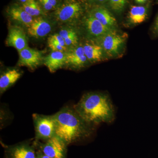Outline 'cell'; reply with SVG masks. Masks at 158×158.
<instances>
[{
    "mask_svg": "<svg viewBox=\"0 0 158 158\" xmlns=\"http://www.w3.org/2000/svg\"><path fill=\"white\" fill-rule=\"evenodd\" d=\"M54 116L56 135L67 145L88 139L96 130L97 126L82 118L74 106L64 107Z\"/></svg>",
    "mask_w": 158,
    "mask_h": 158,
    "instance_id": "1",
    "label": "cell"
},
{
    "mask_svg": "<svg viewBox=\"0 0 158 158\" xmlns=\"http://www.w3.org/2000/svg\"><path fill=\"white\" fill-rule=\"evenodd\" d=\"M74 107L85 120L96 126L102 123H112L116 117L112 100L105 92L85 94Z\"/></svg>",
    "mask_w": 158,
    "mask_h": 158,
    "instance_id": "2",
    "label": "cell"
},
{
    "mask_svg": "<svg viewBox=\"0 0 158 158\" xmlns=\"http://www.w3.org/2000/svg\"><path fill=\"white\" fill-rule=\"evenodd\" d=\"M35 131V140L44 141L56 135V123L54 115L47 116L35 113L33 115Z\"/></svg>",
    "mask_w": 158,
    "mask_h": 158,
    "instance_id": "3",
    "label": "cell"
},
{
    "mask_svg": "<svg viewBox=\"0 0 158 158\" xmlns=\"http://www.w3.org/2000/svg\"><path fill=\"white\" fill-rule=\"evenodd\" d=\"M5 150L4 158H37V143L34 141H26L13 145H8L1 142Z\"/></svg>",
    "mask_w": 158,
    "mask_h": 158,
    "instance_id": "4",
    "label": "cell"
},
{
    "mask_svg": "<svg viewBox=\"0 0 158 158\" xmlns=\"http://www.w3.org/2000/svg\"><path fill=\"white\" fill-rule=\"evenodd\" d=\"M36 142L37 149L49 157L66 158L68 145L56 135L46 141Z\"/></svg>",
    "mask_w": 158,
    "mask_h": 158,
    "instance_id": "5",
    "label": "cell"
},
{
    "mask_svg": "<svg viewBox=\"0 0 158 158\" xmlns=\"http://www.w3.org/2000/svg\"><path fill=\"white\" fill-rule=\"evenodd\" d=\"M100 44L108 55L117 54L125 42V37L112 30L99 37Z\"/></svg>",
    "mask_w": 158,
    "mask_h": 158,
    "instance_id": "6",
    "label": "cell"
},
{
    "mask_svg": "<svg viewBox=\"0 0 158 158\" xmlns=\"http://www.w3.org/2000/svg\"><path fill=\"white\" fill-rule=\"evenodd\" d=\"M19 60L18 65L25 66L31 70H34L42 63V54L40 51L28 47L19 52Z\"/></svg>",
    "mask_w": 158,
    "mask_h": 158,
    "instance_id": "7",
    "label": "cell"
},
{
    "mask_svg": "<svg viewBox=\"0 0 158 158\" xmlns=\"http://www.w3.org/2000/svg\"><path fill=\"white\" fill-rule=\"evenodd\" d=\"M81 8L78 3L73 2L65 3L57 8L55 11L56 19L62 22H69L80 16Z\"/></svg>",
    "mask_w": 158,
    "mask_h": 158,
    "instance_id": "8",
    "label": "cell"
},
{
    "mask_svg": "<svg viewBox=\"0 0 158 158\" xmlns=\"http://www.w3.org/2000/svg\"><path fill=\"white\" fill-rule=\"evenodd\" d=\"M6 43L13 47L18 52L28 47L27 39L24 31L17 26L11 27L9 32Z\"/></svg>",
    "mask_w": 158,
    "mask_h": 158,
    "instance_id": "9",
    "label": "cell"
},
{
    "mask_svg": "<svg viewBox=\"0 0 158 158\" xmlns=\"http://www.w3.org/2000/svg\"><path fill=\"white\" fill-rule=\"evenodd\" d=\"M52 27L47 21L41 17L33 20L31 25L28 28L29 36L36 39L45 37L51 32Z\"/></svg>",
    "mask_w": 158,
    "mask_h": 158,
    "instance_id": "10",
    "label": "cell"
},
{
    "mask_svg": "<svg viewBox=\"0 0 158 158\" xmlns=\"http://www.w3.org/2000/svg\"><path fill=\"white\" fill-rule=\"evenodd\" d=\"M66 55V65L75 69H80L85 66L88 62L83 47L78 46L71 50Z\"/></svg>",
    "mask_w": 158,
    "mask_h": 158,
    "instance_id": "11",
    "label": "cell"
},
{
    "mask_svg": "<svg viewBox=\"0 0 158 158\" xmlns=\"http://www.w3.org/2000/svg\"><path fill=\"white\" fill-rule=\"evenodd\" d=\"M66 55L64 52H52L46 57L44 64L51 73H54L66 64Z\"/></svg>",
    "mask_w": 158,
    "mask_h": 158,
    "instance_id": "12",
    "label": "cell"
},
{
    "mask_svg": "<svg viewBox=\"0 0 158 158\" xmlns=\"http://www.w3.org/2000/svg\"><path fill=\"white\" fill-rule=\"evenodd\" d=\"M22 73L16 69H7L1 74L0 77V92H5L21 77Z\"/></svg>",
    "mask_w": 158,
    "mask_h": 158,
    "instance_id": "13",
    "label": "cell"
},
{
    "mask_svg": "<svg viewBox=\"0 0 158 158\" xmlns=\"http://www.w3.org/2000/svg\"><path fill=\"white\" fill-rule=\"evenodd\" d=\"M85 24L89 34L94 37H101L112 30L104 25L91 13L85 20Z\"/></svg>",
    "mask_w": 158,
    "mask_h": 158,
    "instance_id": "14",
    "label": "cell"
},
{
    "mask_svg": "<svg viewBox=\"0 0 158 158\" xmlns=\"http://www.w3.org/2000/svg\"><path fill=\"white\" fill-rule=\"evenodd\" d=\"M8 13L12 19L28 28L34 20L33 17L29 15L22 7L12 6L8 10Z\"/></svg>",
    "mask_w": 158,
    "mask_h": 158,
    "instance_id": "15",
    "label": "cell"
},
{
    "mask_svg": "<svg viewBox=\"0 0 158 158\" xmlns=\"http://www.w3.org/2000/svg\"><path fill=\"white\" fill-rule=\"evenodd\" d=\"M91 14L104 25L110 29L116 25V19L110 13V11L104 8L98 7L95 8Z\"/></svg>",
    "mask_w": 158,
    "mask_h": 158,
    "instance_id": "16",
    "label": "cell"
},
{
    "mask_svg": "<svg viewBox=\"0 0 158 158\" xmlns=\"http://www.w3.org/2000/svg\"><path fill=\"white\" fill-rule=\"evenodd\" d=\"M85 56L91 62H99L103 57L102 48L100 45L87 43L83 47Z\"/></svg>",
    "mask_w": 158,
    "mask_h": 158,
    "instance_id": "17",
    "label": "cell"
},
{
    "mask_svg": "<svg viewBox=\"0 0 158 158\" xmlns=\"http://www.w3.org/2000/svg\"><path fill=\"white\" fill-rule=\"evenodd\" d=\"M147 17V9L143 6H133L131 8L129 18L133 24L141 23Z\"/></svg>",
    "mask_w": 158,
    "mask_h": 158,
    "instance_id": "18",
    "label": "cell"
},
{
    "mask_svg": "<svg viewBox=\"0 0 158 158\" xmlns=\"http://www.w3.org/2000/svg\"><path fill=\"white\" fill-rule=\"evenodd\" d=\"M22 7L32 17L39 16L43 13L41 7L35 0H31L23 3Z\"/></svg>",
    "mask_w": 158,
    "mask_h": 158,
    "instance_id": "19",
    "label": "cell"
},
{
    "mask_svg": "<svg viewBox=\"0 0 158 158\" xmlns=\"http://www.w3.org/2000/svg\"><path fill=\"white\" fill-rule=\"evenodd\" d=\"M110 6L114 11H121L124 8L127 0H109Z\"/></svg>",
    "mask_w": 158,
    "mask_h": 158,
    "instance_id": "20",
    "label": "cell"
},
{
    "mask_svg": "<svg viewBox=\"0 0 158 158\" xmlns=\"http://www.w3.org/2000/svg\"><path fill=\"white\" fill-rule=\"evenodd\" d=\"M49 47L51 49L52 52H64L66 50V49L64 48L62 46L57 43L53 40L48 37V40Z\"/></svg>",
    "mask_w": 158,
    "mask_h": 158,
    "instance_id": "21",
    "label": "cell"
},
{
    "mask_svg": "<svg viewBox=\"0 0 158 158\" xmlns=\"http://www.w3.org/2000/svg\"><path fill=\"white\" fill-rule=\"evenodd\" d=\"M66 47L74 45L77 43L78 37L76 33L74 31L69 37L64 39Z\"/></svg>",
    "mask_w": 158,
    "mask_h": 158,
    "instance_id": "22",
    "label": "cell"
},
{
    "mask_svg": "<svg viewBox=\"0 0 158 158\" xmlns=\"http://www.w3.org/2000/svg\"><path fill=\"white\" fill-rule=\"evenodd\" d=\"M49 37L51 38V39L53 40L54 41H56L57 43L59 44L63 47L64 48L67 49V47L65 45L64 38L60 34H54L53 35H51Z\"/></svg>",
    "mask_w": 158,
    "mask_h": 158,
    "instance_id": "23",
    "label": "cell"
},
{
    "mask_svg": "<svg viewBox=\"0 0 158 158\" xmlns=\"http://www.w3.org/2000/svg\"><path fill=\"white\" fill-rule=\"evenodd\" d=\"M40 3L44 9L46 10H51L55 8L52 5L48 2L46 0H39Z\"/></svg>",
    "mask_w": 158,
    "mask_h": 158,
    "instance_id": "24",
    "label": "cell"
},
{
    "mask_svg": "<svg viewBox=\"0 0 158 158\" xmlns=\"http://www.w3.org/2000/svg\"><path fill=\"white\" fill-rule=\"evenodd\" d=\"M37 158H51L49 157L48 156L44 154L42 152L39 150L37 149Z\"/></svg>",
    "mask_w": 158,
    "mask_h": 158,
    "instance_id": "25",
    "label": "cell"
},
{
    "mask_svg": "<svg viewBox=\"0 0 158 158\" xmlns=\"http://www.w3.org/2000/svg\"><path fill=\"white\" fill-rule=\"evenodd\" d=\"M48 2L50 3L51 5H52L54 7H55L57 4L56 0H46Z\"/></svg>",
    "mask_w": 158,
    "mask_h": 158,
    "instance_id": "26",
    "label": "cell"
},
{
    "mask_svg": "<svg viewBox=\"0 0 158 158\" xmlns=\"http://www.w3.org/2000/svg\"><path fill=\"white\" fill-rule=\"evenodd\" d=\"M155 29L156 32L158 34V16L156 19L155 25Z\"/></svg>",
    "mask_w": 158,
    "mask_h": 158,
    "instance_id": "27",
    "label": "cell"
},
{
    "mask_svg": "<svg viewBox=\"0 0 158 158\" xmlns=\"http://www.w3.org/2000/svg\"><path fill=\"white\" fill-rule=\"evenodd\" d=\"M147 0H136L135 2H136L139 3V4H143V3H145Z\"/></svg>",
    "mask_w": 158,
    "mask_h": 158,
    "instance_id": "28",
    "label": "cell"
},
{
    "mask_svg": "<svg viewBox=\"0 0 158 158\" xmlns=\"http://www.w3.org/2000/svg\"><path fill=\"white\" fill-rule=\"evenodd\" d=\"M19 1L23 3H25L29 2V1H31V0H19Z\"/></svg>",
    "mask_w": 158,
    "mask_h": 158,
    "instance_id": "29",
    "label": "cell"
},
{
    "mask_svg": "<svg viewBox=\"0 0 158 158\" xmlns=\"http://www.w3.org/2000/svg\"><path fill=\"white\" fill-rule=\"evenodd\" d=\"M93 1H97V2H105V1H106V0H93Z\"/></svg>",
    "mask_w": 158,
    "mask_h": 158,
    "instance_id": "30",
    "label": "cell"
},
{
    "mask_svg": "<svg viewBox=\"0 0 158 158\" xmlns=\"http://www.w3.org/2000/svg\"><path fill=\"white\" fill-rule=\"evenodd\" d=\"M135 1H136V0H135Z\"/></svg>",
    "mask_w": 158,
    "mask_h": 158,
    "instance_id": "31",
    "label": "cell"
}]
</instances>
